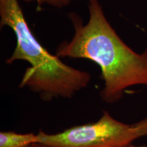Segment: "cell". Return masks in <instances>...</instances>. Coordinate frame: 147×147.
<instances>
[{"instance_id": "obj_1", "label": "cell", "mask_w": 147, "mask_h": 147, "mask_svg": "<svg viewBox=\"0 0 147 147\" xmlns=\"http://www.w3.org/2000/svg\"><path fill=\"white\" fill-rule=\"evenodd\" d=\"M89 18L83 23L78 14L69 17L74 34L56 50L59 57L86 59L100 66L104 87L100 95L108 104L117 103L128 88L147 86V49L138 53L129 47L108 21L98 0H89Z\"/></svg>"}, {"instance_id": "obj_2", "label": "cell", "mask_w": 147, "mask_h": 147, "mask_svg": "<svg viewBox=\"0 0 147 147\" xmlns=\"http://www.w3.org/2000/svg\"><path fill=\"white\" fill-rule=\"evenodd\" d=\"M0 25L12 29L16 45L5 61L12 64L18 60L29 63L22 77L20 88H28L45 102L55 99H71L91 82L87 71L74 68L48 52L38 41L27 23L18 0H0Z\"/></svg>"}, {"instance_id": "obj_3", "label": "cell", "mask_w": 147, "mask_h": 147, "mask_svg": "<svg viewBox=\"0 0 147 147\" xmlns=\"http://www.w3.org/2000/svg\"><path fill=\"white\" fill-rule=\"evenodd\" d=\"M147 136V116L134 123L121 122L103 111L94 123L74 125L56 134L42 130L37 134V142L54 147H125Z\"/></svg>"}, {"instance_id": "obj_4", "label": "cell", "mask_w": 147, "mask_h": 147, "mask_svg": "<svg viewBox=\"0 0 147 147\" xmlns=\"http://www.w3.org/2000/svg\"><path fill=\"white\" fill-rule=\"evenodd\" d=\"M37 142V134H20L14 131L0 132V147H25Z\"/></svg>"}, {"instance_id": "obj_5", "label": "cell", "mask_w": 147, "mask_h": 147, "mask_svg": "<svg viewBox=\"0 0 147 147\" xmlns=\"http://www.w3.org/2000/svg\"><path fill=\"white\" fill-rule=\"evenodd\" d=\"M25 2H35L38 5L47 4L54 8H61L67 6L74 0H22Z\"/></svg>"}, {"instance_id": "obj_6", "label": "cell", "mask_w": 147, "mask_h": 147, "mask_svg": "<svg viewBox=\"0 0 147 147\" xmlns=\"http://www.w3.org/2000/svg\"><path fill=\"white\" fill-rule=\"evenodd\" d=\"M25 147H54L53 146H50L49 144H45L43 143H40V142H35L33 143L32 144H29L28 146Z\"/></svg>"}, {"instance_id": "obj_7", "label": "cell", "mask_w": 147, "mask_h": 147, "mask_svg": "<svg viewBox=\"0 0 147 147\" xmlns=\"http://www.w3.org/2000/svg\"><path fill=\"white\" fill-rule=\"evenodd\" d=\"M125 147H147V146H146V145H135L134 144H131Z\"/></svg>"}]
</instances>
